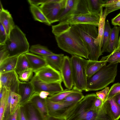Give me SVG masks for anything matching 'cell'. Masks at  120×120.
<instances>
[{
    "label": "cell",
    "mask_w": 120,
    "mask_h": 120,
    "mask_svg": "<svg viewBox=\"0 0 120 120\" xmlns=\"http://www.w3.org/2000/svg\"><path fill=\"white\" fill-rule=\"evenodd\" d=\"M66 0H49L48 3L39 6L49 22L58 21V19L66 6Z\"/></svg>",
    "instance_id": "52a82bcc"
},
{
    "label": "cell",
    "mask_w": 120,
    "mask_h": 120,
    "mask_svg": "<svg viewBox=\"0 0 120 120\" xmlns=\"http://www.w3.org/2000/svg\"><path fill=\"white\" fill-rule=\"evenodd\" d=\"M60 71L65 86L67 89H72L73 86V73L71 58L69 56H64Z\"/></svg>",
    "instance_id": "4fadbf2b"
},
{
    "label": "cell",
    "mask_w": 120,
    "mask_h": 120,
    "mask_svg": "<svg viewBox=\"0 0 120 120\" xmlns=\"http://www.w3.org/2000/svg\"><path fill=\"white\" fill-rule=\"evenodd\" d=\"M55 38L58 46L64 51L72 55L88 59L89 53L86 44L71 28Z\"/></svg>",
    "instance_id": "6da1fadb"
},
{
    "label": "cell",
    "mask_w": 120,
    "mask_h": 120,
    "mask_svg": "<svg viewBox=\"0 0 120 120\" xmlns=\"http://www.w3.org/2000/svg\"><path fill=\"white\" fill-rule=\"evenodd\" d=\"M64 56L63 54L54 53L43 57L45 59L48 65L56 70L60 71L63 64Z\"/></svg>",
    "instance_id": "ffe728a7"
},
{
    "label": "cell",
    "mask_w": 120,
    "mask_h": 120,
    "mask_svg": "<svg viewBox=\"0 0 120 120\" xmlns=\"http://www.w3.org/2000/svg\"><path fill=\"white\" fill-rule=\"evenodd\" d=\"M25 54L28 59L34 72L48 65L45 59L41 56L29 52Z\"/></svg>",
    "instance_id": "e0dca14e"
},
{
    "label": "cell",
    "mask_w": 120,
    "mask_h": 120,
    "mask_svg": "<svg viewBox=\"0 0 120 120\" xmlns=\"http://www.w3.org/2000/svg\"><path fill=\"white\" fill-rule=\"evenodd\" d=\"M34 93V86L30 81L22 82L20 81L18 91L21 98L19 105H22L29 101Z\"/></svg>",
    "instance_id": "5bb4252c"
},
{
    "label": "cell",
    "mask_w": 120,
    "mask_h": 120,
    "mask_svg": "<svg viewBox=\"0 0 120 120\" xmlns=\"http://www.w3.org/2000/svg\"><path fill=\"white\" fill-rule=\"evenodd\" d=\"M0 74V88L5 87L12 92L18 93L20 80L15 70Z\"/></svg>",
    "instance_id": "7c38bea8"
},
{
    "label": "cell",
    "mask_w": 120,
    "mask_h": 120,
    "mask_svg": "<svg viewBox=\"0 0 120 120\" xmlns=\"http://www.w3.org/2000/svg\"><path fill=\"white\" fill-rule=\"evenodd\" d=\"M81 91H78L71 94L61 101L69 102H77L80 101L84 96Z\"/></svg>",
    "instance_id": "d590c367"
},
{
    "label": "cell",
    "mask_w": 120,
    "mask_h": 120,
    "mask_svg": "<svg viewBox=\"0 0 120 120\" xmlns=\"http://www.w3.org/2000/svg\"><path fill=\"white\" fill-rule=\"evenodd\" d=\"M9 90L5 87L0 88V120H3Z\"/></svg>",
    "instance_id": "f546056e"
},
{
    "label": "cell",
    "mask_w": 120,
    "mask_h": 120,
    "mask_svg": "<svg viewBox=\"0 0 120 120\" xmlns=\"http://www.w3.org/2000/svg\"><path fill=\"white\" fill-rule=\"evenodd\" d=\"M107 62L105 60L93 61L88 60L86 69L87 79L106 65Z\"/></svg>",
    "instance_id": "cb8c5ba5"
},
{
    "label": "cell",
    "mask_w": 120,
    "mask_h": 120,
    "mask_svg": "<svg viewBox=\"0 0 120 120\" xmlns=\"http://www.w3.org/2000/svg\"><path fill=\"white\" fill-rule=\"evenodd\" d=\"M111 29L109 22L107 20L105 22L103 35L102 47L101 49L102 53L107 52Z\"/></svg>",
    "instance_id": "d6a6232c"
},
{
    "label": "cell",
    "mask_w": 120,
    "mask_h": 120,
    "mask_svg": "<svg viewBox=\"0 0 120 120\" xmlns=\"http://www.w3.org/2000/svg\"><path fill=\"white\" fill-rule=\"evenodd\" d=\"M89 13H90L88 8L86 0H78L76 10L73 15Z\"/></svg>",
    "instance_id": "e575fe53"
},
{
    "label": "cell",
    "mask_w": 120,
    "mask_h": 120,
    "mask_svg": "<svg viewBox=\"0 0 120 120\" xmlns=\"http://www.w3.org/2000/svg\"><path fill=\"white\" fill-rule=\"evenodd\" d=\"M120 26H114L111 28L107 52H112L117 49L119 44V34Z\"/></svg>",
    "instance_id": "7402d4cb"
},
{
    "label": "cell",
    "mask_w": 120,
    "mask_h": 120,
    "mask_svg": "<svg viewBox=\"0 0 120 120\" xmlns=\"http://www.w3.org/2000/svg\"><path fill=\"white\" fill-rule=\"evenodd\" d=\"M8 36L4 28L0 23V45L5 44Z\"/></svg>",
    "instance_id": "ee69618b"
},
{
    "label": "cell",
    "mask_w": 120,
    "mask_h": 120,
    "mask_svg": "<svg viewBox=\"0 0 120 120\" xmlns=\"http://www.w3.org/2000/svg\"><path fill=\"white\" fill-rule=\"evenodd\" d=\"M38 94L40 97L44 99H46L49 96L51 95L49 93L45 91H41Z\"/></svg>",
    "instance_id": "681fc988"
},
{
    "label": "cell",
    "mask_w": 120,
    "mask_h": 120,
    "mask_svg": "<svg viewBox=\"0 0 120 120\" xmlns=\"http://www.w3.org/2000/svg\"><path fill=\"white\" fill-rule=\"evenodd\" d=\"M110 89L109 87H106L102 90L97 92L96 94L97 96L104 103L107 100L108 94Z\"/></svg>",
    "instance_id": "7bdbcfd3"
},
{
    "label": "cell",
    "mask_w": 120,
    "mask_h": 120,
    "mask_svg": "<svg viewBox=\"0 0 120 120\" xmlns=\"http://www.w3.org/2000/svg\"><path fill=\"white\" fill-rule=\"evenodd\" d=\"M120 93V83L113 84L111 87L108 93L107 100L114 97L116 94Z\"/></svg>",
    "instance_id": "ab89813d"
},
{
    "label": "cell",
    "mask_w": 120,
    "mask_h": 120,
    "mask_svg": "<svg viewBox=\"0 0 120 120\" xmlns=\"http://www.w3.org/2000/svg\"><path fill=\"white\" fill-rule=\"evenodd\" d=\"M9 57V52L5 44L0 45V64Z\"/></svg>",
    "instance_id": "b9f144b4"
},
{
    "label": "cell",
    "mask_w": 120,
    "mask_h": 120,
    "mask_svg": "<svg viewBox=\"0 0 120 120\" xmlns=\"http://www.w3.org/2000/svg\"><path fill=\"white\" fill-rule=\"evenodd\" d=\"M19 56L9 57L0 63V73L15 70Z\"/></svg>",
    "instance_id": "603a6c76"
},
{
    "label": "cell",
    "mask_w": 120,
    "mask_h": 120,
    "mask_svg": "<svg viewBox=\"0 0 120 120\" xmlns=\"http://www.w3.org/2000/svg\"><path fill=\"white\" fill-rule=\"evenodd\" d=\"M114 97L116 102L120 106V93L116 95Z\"/></svg>",
    "instance_id": "816d5d0a"
},
{
    "label": "cell",
    "mask_w": 120,
    "mask_h": 120,
    "mask_svg": "<svg viewBox=\"0 0 120 120\" xmlns=\"http://www.w3.org/2000/svg\"><path fill=\"white\" fill-rule=\"evenodd\" d=\"M5 44L9 57L19 56L29 52V45L26 35L16 25L10 32Z\"/></svg>",
    "instance_id": "5b68a950"
},
{
    "label": "cell",
    "mask_w": 120,
    "mask_h": 120,
    "mask_svg": "<svg viewBox=\"0 0 120 120\" xmlns=\"http://www.w3.org/2000/svg\"><path fill=\"white\" fill-rule=\"evenodd\" d=\"M102 7L105 8L103 12L107 16L110 13L120 9V0H117L116 2L111 4L103 5Z\"/></svg>",
    "instance_id": "74e56055"
},
{
    "label": "cell",
    "mask_w": 120,
    "mask_h": 120,
    "mask_svg": "<svg viewBox=\"0 0 120 120\" xmlns=\"http://www.w3.org/2000/svg\"><path fill=\"white\" fill-rule=\"evenodd\" d=\"M110 63L116 64L120 62V48H117L108 56L102 57L101 59Z\"/></svg>",
    "instance_id": "836d02e7"
},
{
    "label": "cell",
    "mask_w": 120,
    "mask_h": 120,
    "mask_svg": "<svg viewBox=\"0 0 120 120\" xmlns=\"http://www.w3.org/2000/svg\"><path fill=\"white\" fill-rule=\"evenodd\" d=\"M0 11H1L3 8L2 5L1 3V2H0Z\"/></svg>",
    "instance_id": "f5cc1de1"
},
{
    "label": "cell",
    "mask_w": 120,
    "mask_h": 120,
    "mask_svg": "<svg viewBox=\"0 0 120 120\" xmlns=\"http://www.w3.org/2000/svg\"><path fill=\"white\" fill-rule=\"evenodd\" d=\"M34 75L41 81L48 83L62 82L60 71L48 65L34 72Z\"/></svg>",
    "instance_id": "30bf717a"
},
{
    "label": "cell",
    "mask_w": 120,
    "mask_h": 120,
    "mask_svg": "<svg viewBox=\"0 0 120 120\" xmlns=\"http://www.w3.org/2000/svg\"><path fill=\"white\" fill-rule=\"evenodd\" d=\"M30 101L32 102L39 110L44 120L48 115L46 105L45 99L41 98L38 94L34 93Z\"/></svg>",
    "instance_id": "44dd1931"
},
{
    "label": "cell",
    "mask_w": 120,
    "mask_h": 120,
    "mask_svg": "<svg viewBox=\"0 0 120 120\" xmlns=\"http://www.w3.org/2000/svg\"><path fill=\"white\" fill-rule=\"evenodd\" d=\"M117 48H120V36L119 37V44Z\"/></svg>",
    "instance_id": "db71d44e"
},
{
    "label": "cell",
    "mask_w": 120,
    "mask_h": 120,
    "mask_svg": "<svg viewBox=\"0 0 120 120\" xmlns=\"http://www.w3.org/2000/svg\"><path fill=\"white\" fill-rule=\"evenodd\" d=\"M118 63L105 65L87 79L85 91L102 90L113 82L117 74Z\"/></svg>",
    "instance_id": "277c9868"
},
{
    "label": "cell",
    "mask_w": 120,
    "mask_h": 120,
    "mask_svg": "<svg viewBox=\"0 0 120 120\" xmlns=\"http://www.w3.org/2000/svg\"><path fill=\"white\" fill-rule=\"evenodd\" d=\"M19 106L14 112L12 114L9 115L5 120H17Z\"/></svg>",
    "instance_id": "7dc6e473"
},
{
    "label": "cell",
    "mask_w": 120,
    "mask_h": 120,
    "mask_svg": "<svg viewBox=\"0 0 120 120\" xmlns=\"http://www.w3.org/2000/svg\"><path fill=\"white\" fill-rule=\"evenodd\" d=\"M88 8L90 13L100 14L105 0H86Z\"/></svg>",
    "instance_id": "4dcf8cb0"
},
{
    "label": "cell",
    "mask_w": 120,
    "mask_h": 120,
    "mask_svg": "<svg viewBox=\"0 0 120 120\" xmlns=\"http://www.w3.org/2000/svg\"><path fill=\"white\" fill-rule=\"evenodd\" d=\"M100 19L98 26V35L96 39L95 43L96 45L102 47L103 35L104 30L105 19L106 17L103 10L101 9L100 14Z\"/></svg>",
    "instance_id": "484cf974"
},
{
    "label": "cell",
    "mask_w": 120,
    "mask_h": 120,
    "mask_svg": "<svg viewBox=\"0 0 120 120\" xmlns=\"http://www.w3.org/2000/svg\"><path fill=\"white\" fill-rule=\"evenodd\" d=\"M30 9L35 20L44 23L50 26L49 22L39 6L33 5H30Z\"/></svg>",
    "instance_id": "4316f807"
},
{
    "label": "cell",
    "mask_w": 120,
    "mask_h": 120,
    "mask_svg": "<svg viewBox=\"0 0 120 120\" xmlns=\"http://www.w3.org/2000/svg\"><path fill=\"white\" fill-rule=\"evenodd\" d=\"M31 69L33 70L25 54L19 56L15 70L18 75H19L26 71Z\"/></svg>",
    "instance_id": "d4e9b609"
},
{
    "label": "cell",
    "mask_w": 120,
    "mask_h": 120,
    "mask_svg": "<svg viewBox=\"0 0 120 120\" xmlns=\"http://www.w3.org/2000/svg\"><path fill=\"white\" fill-rule=\"evenodd\" d=\"M78 91H80L73 86L71 90L66 89L62 91L49 96L47 98L52 102H59L61 101L71 94Z\"/></svg>",
    "instance_id": "83f0119b"
},
{
    "label": "cell",
    "mask_w": 120,
    "mask_h": 120,
    "mask_svg": "<svg viewBox=\"0 0 120 120\" xmlns=\"http://www.w3.org/2000/svg\"><path fill=\"white\" fill-rule=\"evenodd\" d=\"M96 26L88 24H78L71 26V29L83 40L86 44L89 54L88 60L98 61L102 55V48L96 45L95 41L98 35Z\"/></svg>",
    "instance_id": "7a4b0ae2"
},
{
    "label": "cell",
    "mask_w": 120,
    "mask_h": 120,
    "mask_svg": "<svg viewBox=\"0 0 120 120\" xmlns=\"http://www.w3.org/2000/svg\"><path fill=\"white\" fill-rule=\"evenodd\" d=\"M0 23L3 25L8 36L16 25L10 12L4 8L0 11Z\"/></svg>",
    "instance_id": "ac0fdd59"
},
{
    "label": "cell",
    "mask_w": 120,
    "mask_h": 120,
    "mask_svg": "<svg viewBox=\"0 0 120 120\" xmlns=\"http://www.w3.org/2000/svg\"><path fill=\"white\" fill-rule=\"evenodd\" d=\"M22 105L26 120H44L39 110L30 101Z\"/></svg>",
    "instance_id": "2e32d148"
},
{
    "label": "cell",
    "mask_w": 120,
    "mask_h": 120,
    "mask_svg": "<svg viewBox=\"0 0 120 120\" xmlns=\"http://www.w3.org/2000/svg\"><path fill=\"white\" fill-rule=\"evenodd\" d=\"M71 26L66 21L60 22L56 25L52 26V31L55 36H58L70 30Z\"/></svg>",
    "instance_id": "1f68e13d"
},
{
    "label": "cell",
    "mask_w": 120,
    "mask_h": 120,
    "mask_svg": "<svg viewBox=\"0 0 120 120\" xmlns=\"http://www.w3.org/2000/svg\"><path fill=\"white\" fill-rule=\"evenodd\" d=\"M17 119V120H26L22 105L19 106Z\"/></svg>",
    "instance_id": "f6af8a7d"
},
{
    "label": "cell",
    "mask_w": 120,
    "mask_h": 120,
    "mask_svg": "<svg viewBox=\"0 0 120 120\" xmlns=\"http://www.w3.org/2000/svg\"><path fill=\"white\" fill-rule=\"evenodd\" d=\"M45 120H67L65 118L52 117L48 115Z\"/></svg>",
    "instance_id": "f907efd6"
},
{
    "label": "cell",
    "mask_w": 120,
    "mask_h": 120,
    "mask_svg": "<svg viewBox=\"0 0 120 120\" xmlns=\"http://www.w3.org/2000/svg\"><path fill=\"white\" fill-rule=\"evenodd\" d=\"M47 0H28V1L30 5H33L38 6L39 5L45 3Z\"/></svg>",
    "instance_id": "bcb514c9"
},
{
    "label": "cell",
    "mask_w": 120,
    "mask_h": 120,
    "mask_svg": "<svg viewBox=\"0 0 120 120\" xmlns=\"http://www.w3.org/2000/svg\"><path fill=\"white\" fill-rule=\"evenodd\" d=\"M34 72L32 69L26 71L18 75V79L20 81L22 82H28L31 80L34 76Z\"/></svg>",
    "instance_id": "f35d334b"
},
{
    "label": "cell",
    "mask_w": 120,
    "mask_h": 120,
    "mask_svg": "<svg viewBox=\"0 0 120 120\" xmlns=\"http://www.w3.org/2000/svg\"><path fill=\"white\" fill-rule=\"evenodd\" d=\"M97 97L95 93L85 96L68 114L67 120H101L99 113L93 107Z\"/></svg>",
    "instance_id": "3957f363"
},
{
    "label": "cell",
    "mask_w": 120,
    "mask_h": 120,
    "mask_svg": "<svg viewBox=\"0 0 120 120\" xmlns=\"http://www.w3.org/2000/svg\"><path fill=\"white\" fill-rule=\"evenodd\" d=\"M78 2V0H66L65 7L59 16L58 21L61 22L65 21L69 17L73 15Z\"/></svg>",
    "instance_id": "d6986e66"
},
{
    "label": "cell",
    "mask_w": 120,
    "mask_h": 120,
    "mask_svg": "<svg viewBox=\"0 0 120 120\" xmlns=\"http://www.w3.org/2000/svg\"><path fill=\"white\" fill-rule=\"evenodd\" d=\"M29 51L31 53L42 57L54 54L46 47L40 44L32 45L29 49Z\"/></svg>",
    "instance_id": "f1b7e54d"
},
{
    "label": "cell",
    "mask_w": 120,
    "mask_h": 120,
    "mask_svg": "<svg viewBox=\"0 0 120 120\" xmlns=\"http://www.w3.org/2000/svg\"><path fill=\"white\" fill-rule=\"evenodd\" d=\"M70 58L73 87L79 90L85 91L87 81L86 69L88 60L76 55H72Z\"/></svg>",
    "instance_id": "8992f818"
},
{
    "label": "cell",
    "mask_w": 120,
    "mask_h": 120,
    "mask_svg": "<svg viewBox=\"0 0 120 120\" xmlns=\"http://www.w3.org/2000/svg\"><path fill=\"white\" fill-rule=\"evenodd\" d=\"M12 92L10 89L9 90L8 98L6 104L3 120H5L11 114L10 102Z\"/></svg>",
    "instance_id": "60d3db41"
},
{
    "label": "cell",
    "mask_w": 120,
    "mask_h": 120,
    "mask_svg": "<svg viewBox=\"0 0 120 120\" xmlns=\"http://www.w3.org/2000/svg\"><path fill=\"white\" fill-rule=\"evenodd\" d=\"M100 19V14L91 13L72 15L66 21L71 26L78 24H88L98 26Z\"/></svg>",
    "instance_id": "8fae6325"
},
{
    "label": "cell",
    "mask_w": 120,
    "mask_h": 120,
    "mask_svg": "<svg viewBox=\"0 0 120 120\" xmlns=\"http://www.w3.org/2000/svg\"><path fill=\"white\" fill-rule=\"evenodd\" d=\"M30 81L33 85L35 93L45 91L49 93L52 95L64 90L61 82H44L40 80L34 75Z\"/></svg>",
    "instance_id": "9c48e42d"
},
{
    "label": "cell",
    "mask_w": 120,
    "mask_h": 120,
    "mask_svg": "<svg viewBox=\"0 0 120 120\" xmlns=\"http://www.w3.org/2000/svg\"><path fill=\"white\" fill-rule=\"evenodd\" d=\"M20 96L17 93L12 92L10 102V113L12 114L19 105L21 100Z\"/></svg>",
    "instance_id": "8d00e7d4"
},
{
    "label": "cell",
    "mask_w": 120,
    "mask_h": 120,
    "mask_svg": "<svg viewBox=\"0 0 120 120\" xmlns=\"http://www.w3.org/2000/svg\"><path fill=\"white\" fill-rule=\"evenodd\" d=\"M120 22V12L111 20L112 24L114 26H116L117 24Z\"/></svg>",
    "instance_id": "c3c4849f"
},
{
    "label": "cell",
    "mask_w": 120,
    "mask_h": 120,
    "mask_svg": "<svg viewBox=\"0 0 120 120\" xmlns=\"http://www.w3.org/2000/svg\"><path fill=\"white\" fill-rule=\"evenodd\" d=\"M107 114L112 120L120 118V106L116 102L114 97L107 100L104 103Z\"/></svg>",
    "instance_id": "9a60e30c"
},
{
    "label": "cell",
    "mask_w": 120,
    "mask_h": 120,
    "mask_svg": "<svg viewBox=\"0 0 120 120\" xmlns=\"http://www.w3.org/2000/svg\"><path fill=\"white\" fill-rule=\"evenodd\" d=\"M45 101L48 115L66 118L78 102L63 101L55 102L47 98L45 99Z\"/></svg>",
    "instance_id": "ba28073f"
}]
</instances>
